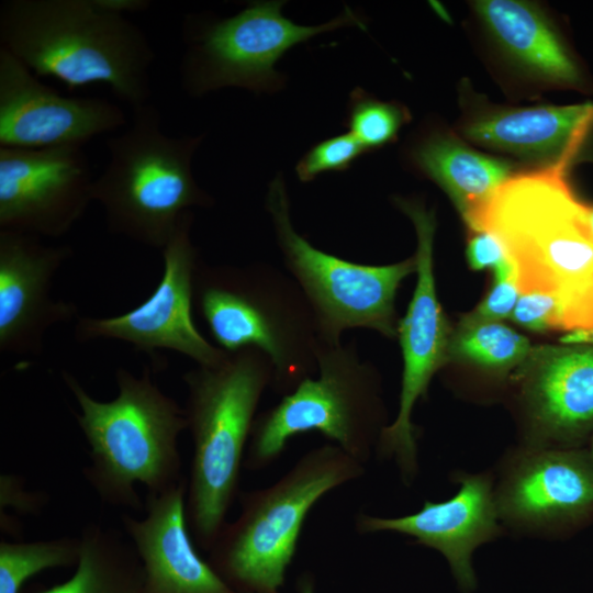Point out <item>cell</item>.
<instances>
[{
	"label": "cell",
	"mask_w": 593,
	"mask_h": 593,
	"mask_svg": "<svg viewBox=\"0 0 593 593\" xmlns=\"http://www.w3.org/2000/svg\"><path fill=\"white\" fill-rule=\"evenodd\" d=\"M563 167L513 174L493 194L474 231L502 244L521 292L552 295L563 333L593 327V233Z\"/></svg>",
	"instance_id": "cell-1"
},
{
	"label": "cell",
	"mask_w": 593,
	"mask_h": 593,
	"mask_svg": "<svg viewBox=\"0 0 593 593\" xmlns=\"http://www.w3.org/2000/svg\"><path fill=\"white\" fill-rule=\"evenodd\" d=\"M0 44L69 90L101 83L132 109L149 102L156 53L146 33L96 0H4Z\"/></svg>",
	"instance_id": "cell-2"
},
{
	"label": "cell",
	"mask_w": 593,
	"mask_h": 593,
	"mask_svg": "<svg viewBox=\"0 0 593 593\" xmlns=\"http://www.w3.org/2000/svg\"><path fill=\"white\" fill-rule=\"evenodd\" d=\"M63 379L79 405L75 416L90 448L83 477L102 502L141 511L136 484L160 493L184 479L178 449L187 429L184 409L158 388L148 366L139 377L118 368L111 401L92 398L68 371Z\"/></svg>",
	"instance_id": "cell-3"
},
{
	"label": "cell",
	"mask_w": 593,
	"mask_h": 593,
	"mask_svg": "<svg viewBox=\"0 0 593 593\" xmlns=\"http://www.w3.org/2000/svg\"><path fill=\"white\" fill-rule=\"evenodd\" d=\"M184 414L193 444L186 515L194 544L208 552L236 495L244 450L260 398L273 380L268 357L254 348L226 353L182 376Z\"/></svg>",
	"instance_id": "cell-4"
},
{
	"label": "cell",
	"mask_w": 593,
	"mask_h": 593,
	"mask_svg": "<svg viewBox=\"0 0 593 593\" xmlns=\"http://www.w3.org/2000/svg\"><path fill=\"white\" fill-rule=\"evenodd\" d=\"M193 303L219 348H254L268 357L276 392L284 395L316 373V321L291 276L265 264L200 262Z\"/></svg>",
	"instance_id": "cell-5"
},
{
	"label": "cell",
	"mask_w": 593,
	"mask_h": 593,
	"mask_svg": "<svg viewBox=\"0 0 593 593\" xmlns=\"http://www.w3.org/2000/svg\"><path fill=\"white\" fill-rule=\"evenodd\" d=\"M202 139L166 134L150 102L134 108L131 125L107 139L109 160L93 182L92 199L103 206L108 230L163 249L186 212L213 205L192 174Z\"/></svg>",
	"instance_id": "cell-6"
},
{
	"label": "cell",
	"mask_w": 593,
	"mask_h": 593,
	"mask_svg": "<svg viewBox=\"0 0 593 593\" xmlns=\"http://www.w3.org/2000/svg\"><path fill=\"white\" fill-rule=\"evenodd\" d=\"M363 473L335 444L310 449L276 482L240 495L239 515L221 530L210 564L236 593H280L309 512Z\"/></svg>",
	"instance_id": "cell-7"
},
{
	"label": "cell",
	"mask_w": 593,
	"mask_h": 593,
	"mask_svg": "<svg viewBox=\"0 0 593 593\" xmlns=\"http://www.w3.org/2000/svg\"><path fill=\"white\" fill-rule=\"evenodd\" d=\"M317 371L257 415L244 467L260 470L276 461L288 441L318 432L366 465L389 425L378 373L350 344L321 342Z\"/></svg>",
	"instance_id": "cell-8"
},
{
	"label": "cell",
	"mask_w": 593,
	"mask_h": 593,
	"mask_svg": "<svg viewBox=\"0 0 593 593\" xmlns=\"http://www.w3.org/2000/svg\"><path fill=\"white\" fill-rule=\"evenodd\" d=\"M277 237L290 276L296 282L316 321L321 342L338 344L344 332L362 327L396 338V292L416 273L415 255L389 265H363L325 253L293 227L283 178L269 186L267 200Z\"/></svg>",
	"instance_id": "cell-9"
},
{
	"label": "cell",
	"mask_w": 593,
	"mask_h": 593,
	"mask_svg": "<svg viewBox=\"0 0 593 593\" xmlns=\"http://www.w3.org/2000/svg\"><path fill=\"white\" fill-rule=\"evenodd\" d=\"M284 1H254L226 19L187 15L182 24L184 52L180 86L191 97L237 87L256 93L275 92L284 76L277 61L294 45L343 26L362 27L349 8L315 26L295 24L281 13Z\"/></svg>",
	"instance_id": "cell-10"
},
{
	"label": "cell",
	"mask_w": 593,
	"mask_h": 593,
	"mask_svg": "<svg viewBox=\"0 0 593 593\" xmlns=\"http://www.w3.org/2000/svg\"><path fill=\"white\" fill-rule=\"evenodd\" d=\"M411 219L417 237L416 284L405 315L399 321L398 338L403 371L396 416L382 432L377 450L395 461L405 482L417 472L415 404L427 393L433 376L447 362L452 328L437 298L433 245L435 216L418 203L398 200Z\"/></svg>",
	"instance_id": "cell-11"
},
{
	"label": "cell",
	"mask_w": 593,
	"mask_h": 593,
	"mask_svg": "<svg viewBox=\"0 0 593 593\" xmlns=\"http://www.w3.org/2000/svg\"><path fill=\"white\" fill-rule=\"evenodd\" d=\"M193 213L186 212L172 237L161 249L164 269L152 294L134 309L110 317H79L75 338H99L128 343L152 358L153 368H161L159 349H169L191 358L198 366L220 362L227 351L210 343L197 328L192 306L194 278L200 265L199 251L191 239Z\"/></svg>",
	"instance_id": "cell-12"
},
{
	"label": "cell",
	"mask_w": 593,
	"mask_h": 593,
	"mask_svg": "<svg viewBox=\"0 0 593 593\" xmlns=\"http://www.w3.org/2000/svg\"><path fill=\"white\" fill-rule=\"evenodd\" d=\"M94 179L81 146H0V230L60 237L83 216Z\"/></svg>",
	"instance_id": "cell-13"
},
{
	"label": "cell",
	"mask_w": 593,
	"mask_h": 593,
	"mask_svg": "<svg viewBox=\"0 0 593 593\" xmlns=\"http://www.w3.org/2000/svg\"><path fill=\"white\" fill-rule=\"evenodd\" d=\"M126 124L103 98L65 97L0 47V146L43 149L81 146Z\"/></svg>",
	"instance_id": "cell-14"
},
{
	"label": "cell",
	"mask_w": 593,
	"mask_h": 593,
	"mask_svg": "<svg viewBox=\"0 0 593 593\" xmlns=\"http://www.w3.org/2000/svg\"><path fill=\"white\" fill-rule=\"evenodd\" d=\"M494 494L507 523L578 529L593 521V462L585 447H530L512 458Z\"/></svg>",
	"instance_id": "cell-15"
},
{
	"label": "cell",
	"mask_w": 593,
	"mask_h": 593,
	"mask_svg": "<svg viewBox=\"0 0 593 593\" xmlns=\"http://www.w3.org/2000/svg\"><path fill=\"white\" fill-rule=\"evenodd\" d=\"M71 254L68 245L0 230V351L40 356L46 331L77 316L75 303L52 295L54 276Z\"/></svg>",
	"instance_id": "cell-16"
},
{
	"label": "cell",
	"mask_w": 593,
	"mask_h": 593,
	"mask_svg": "<svg viewBox=\"0 0 593 593\" xmlns=\"http://www.w3.org/2000/svg\"><path fill=\"white\" fill-rule=\"evenodd\" d=\"M515 373L532 447H585L593 434V345L533 346Z\"/></svg>",
	"instance_id": "cell-17"
},
{
	"label": "cell",
	"mask_w": 593,
	"mask_h": 593,
	"mask_svg": "<svg viewBox=\"0 0 593 593\" xmlns=\"http://www.w3.org/2000/svg\"><path fill=\"white\" fill-rule=\"evenodd\" d=\"M460 488L441 502L425 501L415 513L399 517L359 514L360 534L394 532L413 537L417 544L440 552L465 593L477 588L471 563L473 551L500 534L499 512L492 482L485 474H465Z\"/></svg>",
	"instance_id": "cell-18"
},
{
	"label": "cell",
	"mask_w": 593,
	"mask_h": 593,
	"mask_svg": "<svg viewBox=\"0 0 593 593\" xmlns=\"http://www.w3.org/2000/svg\"><path fill=\"white\" fill-rule=\"evenodd\" d=\"M187 479L147 493L146 516L121 521L143 568V593H236L194 548L186 515Z\"/></svg>",
	"instance_id": "cell-19"
},
{
	"label": "cell",
	"mask_w": 593,
	"mask_h": 593,
	"mask_svg": "<svg viewBox=\"0 0 593 593\" xmlns=\"http://www.w3.org/2000/svg\"><path fill=\"white\" fill-rule=\"evenodd\" d=\"M593 126V102L507 109L467 123L465 137L484 147L566 168Z\"/></svg>",
	"instance_id": "cell-20"
},
{
	"label": "cell",
	"mask_w": 593,
	"mask_h": 593,
	"mask_svg": "<svg viewBox=\"0 0 593 593\" xmlns=\"http://www.w3.org/2000/svg\"><path fill=\"white\" fill-rule=\"evenodd\" d=\"M473 7L493 37L519 65L546 81L579 85L575 63L533 5L514 0H482Z\"/></svg>",
	"instance_id": "cell-21"
},
{
	"label": "cell",
	"mask_w": 593,
	"mask_h": 593,
	"mask_svg": "<svg viewBox=\"0 0 593 593\" xmlns=\"http://www.w3.org/2000/svg\"><path fill=\"white\" fill-rule=\"evenodd\" d=\"M413 158L418 169L447 193L471 231L495 191L513 175L506 161L444 135L418 143Z\"/></svg>",
	"instance_id": "cell-22"
},
{
	"label": "cell",
	"mask_w": 593,
	"mask_h": 593,
	"mask_svg": "<svg viewBox=\"0 0 593 593\" xmlns=\"http://www.w3.org/2000/svg\"><path fill=\"white\" fill-rule=\"evenodd\" d=\"M74 574L33 593H143L144 573L131 541L112 528L90 523L82 528Z\"/></svg>",
	"instance_id": "cell-23"
},
{
	"label": "cell",
	"mask_w": 593,
	"mask_h": 593,
	"mask_svg": "<svg viewBox=\"0 0 593 593\" xmlns=\"http://www.w3.org/2000/svg\"><path fill=\"white\" fill-rule=\"evenodd\" d=\"M533 346L527 337L502 321L461 316L452 328L448 360L494 372L518 369Z\"/></svg>",
	"instance_id": "cell-24"
},
{
	"label": "cell",
	"mask_w": 593,
	"mask_h": 593,
	"mask_svg": "<svg viewBox=\"0 0 593 593\" xmlns=\"http://www.w3.org/2000/svg\"><path fill=\"white\" fill-rule=\"evenodd\" d=\"M79 537L0 542V593H20L27 579L52 568L77 564Z\"/></svg>",
	"instance_id": "cell-25"
},
{
	"label": "cell",
	"mask_w": 593,
	"mask_h": 593,
	"mask_svg": "<svg viewBox=\"0 0 593 593\" xmlns=\"http://www.w3.org/2000/svg\"><path fill=\"white\" fill-rule=\"evenodd\" d=\"M407 119L401 105L377 100L360 88L349 96L346 126L366 150L392 142Z\"/></svg>",
	"instance_id": "cell-26"
},
{
	"label": "cell",
	"mask_w": 593,
	"mask_h": 593,
	"mask_svg": "<svg viewBox=\"0 0 593 593\" xmlns=\"http://www.w3.org/2000/svg\"><path fill=\"white\" fill-rule=\"evenodd\" d=\"M365 152L350 133L336 135L315 144L302 156L295 166L296 176L309 182L321 174L346 170Z\"/></svg>",
	"instance_id": "cell-27"
},
{
	"label": "cell",
	"mask_w": 593,
	"mask_h": 593,
	"mask_svg": "<svg viewBox=\"0 0 593 593\" xmlns=\"http://www.w3.org/2000/svg\"><path fill=\"white\" fill-rule=\"evenodd\" d=\"M492 272L489 291L472 311L466 313L468 317L488 321L510 318L521 293L515 268L506 257Z\"/></svg>",
	"instance_id": "cell-28"
},
{
	"label": "cell",
	"mask_w": 593,
	"mask_h": 593,
	"mask_svg": "<svg viewBox=\"0 0 593 593\" xmlns=\"http://www.w3.org/2000/svg\"><path fill=\"white\" fill-rule=\"evenodd\" d=\"M510 318L516 325L535 333L563 331L558 303L546 292H521Z\"/></svg>",
	"instance_id": "cell-29"
},
{
	"label": "cell",
	"mask_w": 593,
	"mask_h": 593,
	"mask_svg": "<svg viewBox=\"0 0 593 593\" xmlns=\"http://www.w3.org/2000/svg\"><path fill=\"white\" fill-rule=\"evenodd\" d=\"M466 257L472 270L493 269L501 264L506 254L501 242L488 231L472 232L466 248Z\"/></svg>",
	"instance_id": "cell-30"
},
{
	"label": "cell",
	"mask_w": 593,
	"mask_h": 593,
	"mask_svg": "<svg viewBox=\"0 0 593 593\" xmlns=\"http://www.w3.org/2000/svg\"><path fill=\"white\" fill-rule=\"evenodd\" d=\"M96 2L115 13L143 11L150 5L148 0H96Z\"/></svg>",
	"instance_id": "cell-31"
},
{
	"label": "cell",
	"mask_w": 593,
	"mask_h": 593,
	"mask_svg": "<svg viewBox=\"0 0 593 593\" xmlns=\"http://www.w3.org/2000/svg\"><path fill=\"white\" fill-rule=\"evenodd\" d=\"M560 344L593 345V327L588 329H574L567 333L559 339Z\"/></svg>",
	"instance_id": "cell-32"
},
{
	"label": "cell",
	"mask_w": 593,
	"mask_h": 593,
	"mask_svg": "<svg viewBox=\"0 0 593 593\" xmlns=\"http://www.w3.org/2000/svg\"><path fill=\"white\" fill-rule=\"evenodd\" d=\"M299 593H315V582L310 573H303L296 583Z\"/></svg>",
	"instance_id": "cell-33"
},
{
	"label": "cell",
	"mask_w": 593,
	"mask_h": 593,
	"mask_svg": "<svg viewBox=\"0 0 593 593\" xmlns=\"http://www.w3.org/2000/svg\"><path fill=\"white\" fill-rule=\"evenodd\" d=\"M588 222H589V226L593 233V206L589 205L588 206Z\"/></svg>",
	"instance_id": "cell-34"
},
{
	"label": "cell",
	"mask_w": 593,
	"mask_h": 593,
	"mask_svg": "<svg viewBox=\"0 0 593 593\" xmlns=\"http://www.w3.org/2000/svg\"><path fill=\"white\" fill-rule=\"evenodd\" d=\"M590 457H591V460L593 462V434L591 435L586 446H585Z\"/></svg>",
	"instance_id": "cell-35"
}]
</instances>
